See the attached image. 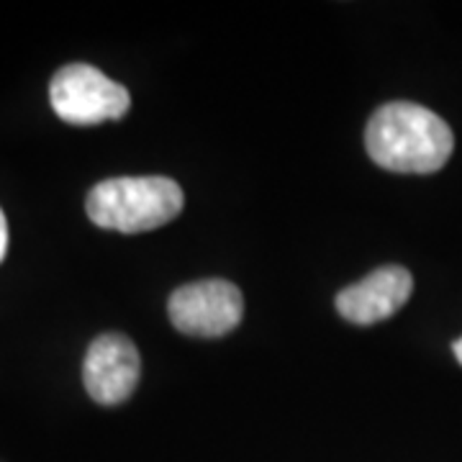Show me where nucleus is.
Wrapping results in <instances>:
<instances>
[{
  "label": "nucleus",
  "instance_id": "1",
  "mask_svg": "<svg viewBox=\"0 0 462 462\" xmlns=\"http://www.w3.org/2000/svg\"><path fill=\"white\" fill-rule=\"evenodd\" d=\"M365 147L370 160L391 172L430 175L447 165L455 136L445 118L430 108L396 100L380 106L365 129Z\"/></svg>",
  "mask_w": 462,
  "mask_h": 462
},
{
  "label": "nucleus",
  "instance_id": "2",
  "mask_svg": "<svg viewBox=\"0 0 462 462\" xmlns=\"http://www.w3.org/2000/svg\"><path fill=\"white\" fill-rule=\"evenodd\" d=\"M182 203L180 185L162 175L111 178L88 193L85 211L100 229L142 234L170 224L182 211Z\"/></svg>",
  "mask_w": 462,
  "mask_h": 462
},
{
  "label": "nucleus",
  "instance_id": "3",
  "mask_svg": "<svg viewBox=\"0 0 462 462\" xmlns=\"http://www.w3.org/2000/svg\"><path fill=\"white\" fill-rule=\"evenodd\" d=\"M50 103L54 114L75 126H93L124 118L132 96L124 85L114 83L90 65H67L54 72L50 83Z\"/></svg>",
  "mask_w": 462,
  "mask_h": 462
},
{
  "label": "nucleus",
  "instance_id": "4",
  "mask_svg": "<svg viewBox=\"0 0 462 462\" xmlns=\"http://www.w3.org/2000/svg\"><path fill=\"white\" fill-rule=\"evenodd\" d=\"M167 314L172 327L182 334L216 339L239 327L245 298L234 282L208 278L178 288L167 300Z\"/></svg>",
  "mask_w": 462,
  "mask_h": 462
},
{
  "label": "nucleus",
  "instance_id": "5",
  "mask_svg": "<svg viewBox=\"0 0 462 462\" xmlns=\"http://www.w3.org/2000/svg\"><path fill=\"white\" fill-rule=\"evenodd\" d=\"M142 373L139 349L124 334H100L83 360L85 391L100 406H118L132 396Z\"/></svg>",
  "mask_w": 462,
  "mask_h": 462
},
{
  "label": "nucleus",
  "instance_id": "6",
  "mask_svg": "<svg viewBox=\"0 0 462 462\" xmlns=\"http://www.w3.org/2000/svg\"><path fill=\"white\" fill-rule=\"evenodd\" d=\"M413 278L406 267L385 264L337 296V311L349 324L370 327L385 321L411 298Z\"/></svg>",
  "mask_w": 462,
  "mask_h": 462
},
{
  "label": "nucleus",
  "instance_id": "7",
  "mask_svg": "<svg viewBox=\"0 0 462 462\" xmlns=\"http://www.w3.org/2000/svg\"><path fill=\"white\" fill-rule=\"evenodd\" d=\"M5 252H8V224H5V214L0 208V263L5 260Z\"/></svg>",
  "mask_w": 462,
  "mask_h": 462
},
{
  "label": "nucleus",
  "instance_id": "8",
  "mask_svg": "<svg viewBox=\"0 0 462 462\" xmlns=\"http://www.w3.org/2000/svg\"><path fill=\"white\" fill-rule=\"evenodd\" d=\"M452 352H455L457 363L462 365V337H460V339H457V342H455V345H452Z\"/></svg>",
  "mask_w": 462,
  "mask_h": 462
}]
</instances>
